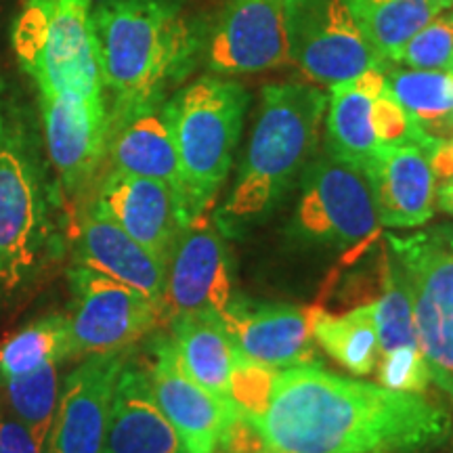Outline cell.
I'll return each mask as SVG.
<instances>
[{"label": "cell", "instance_id": "cell-26", "mask_svg": "<svg viewBox=\"0 0 453 453\" xmlns=\"http://www.w3.org/2000/svg\"><path fill=\"white\" fill-rule=\"evenodd\" d=\"M384 84L410 118L430 137H445V124L453 111V73L441 70L387 67Z\"/></svg>", "mask_w": 453, "mask_h": 453}, {"label": "cell", "instance_id": "cell-9", "mask_svg": "<svg viewBox=\"0 0 453 453\" xmlns=\"http://www.w3.org/2000/svg\"><path fill=\"white\" fill-rule=\"evenodd\" d=\"M70 286V357L124 350L168 319L164 304L87 265L76 263Z\"/></svg>", "mask_w": 453, "mask_h": 453}, {"label": "cell", "instance_id": "cell-18", "mask_svg": "<svg viewBox=\"0 0 453 453\" xmlns=\"http://www.w3.org/2000/svg\"><path fill=\"white\" fill-rule=\"evenodd\" d=\"M378 223L390 229H411L433 220L437 179L426 151L418 143L380 145L365 164Z\"/></svg>", "mask_w": 453, "mask_h": 453}, {"label": "cell", "instance_id": "cell-12", "mask_svg": "<svg viewBox=\"0 0 453 453\" xmlns=\"http://www.w3.org/2000/svg\"><path fill=\"white\" fill-rule=\"evenodd\" d=\"M231 300V265L219 225L208 212L197 214L180 231L166 265L168 319L191 311L220 313Z\"/></svg>", "mask_w": 453, "mask_h": 453}, {"label": "cell", "instance_id": "cell-20", "mask_svg": "<svg viewBox=\"0 0 453 453\" xmlns=\"http://www.w3.org/2000/svg\"><path fill=\"white\" fill-rule=\"evenodd\" d=\"M76 260L164 304L166 263L95 206L78 220Z\"/></svg>", "mask_w": 453, "mask_h": 453}, {"label": "cell", "instance_id": "cell-19", "mask_svg": "<svg viewBox=\"0 0 453 453\" xmlns=\"http://www.w3.org/2000/svg\"><path fill=\"white\" fill-rule=\"evenodd\" d=\"M101 453H189L151 395L145 364L124 359Z\"/></svg>", "mask_w": 453, "mask_h": 453}, {"label": "cell", "instance_id": "cell-17", "mask_svg": "<svg viewBox=\"0 0 453 453\" xmlns=\"http://www.w3.org/2000/svg\"><path fill=\"white\" fill-rule=\"evenodd\" d=\"M124 350L84 357L59 393L47 453H101Z\"/></svg>", "mask_w": 453, "mask_h": 453}, {"label": "cell", "instance_id": "cell-32", "mask_svg": "<svg viewBox=\"0 0 453 453\" xmlns=\"http://www.w3.org/2000/svg\"><path fill=\"white\" fill-rule=\"evenodd\" d=\"M378 382L396 393H426L430 380L428 364L420 347H399L380 355Z\"/></svg>", "mask_w": 453, "mask_h": 453}, {"label": "cell", "instance_id": "cell-40", "mask_svg": "<svg viewBox=\"0 0 453 453\" xmlns=\"http://www.w3.org/2000/svg\"><path fill=\"white\" fill-rule=\"evenodd\" d=\"M451 453H453V451H451Z\"/></svg>", "mask_w": 453, "mask_h": 453}, {"label": "cell", "instance_id": "cell-22", "mask_svg": "<svg viewBox=\"0 0 453 453\" xmlns=\"http://www.w3.org/2000/svg\"><path fill=\"white\" fill-rule=\"evenodd\" d=\"M384 88V70H367L330 88L326 110L327 151L364 170L380 147L373 127V105Z\"/></svg>", "mask_w": 453, "mask_h": 453}, {"label": "cell", "instance_id": "cell-7", "mask_svg": "<svg viewBox=\"0 0 453 453\" xmlns=\"http://www.w3.org/2000/svg\"><path fill=\"white\" fill-rule=\"evenodd\" d=\"M290 64L315 87H336L367 70H387L342 0H283Z\"/></svg>", "mask_w": 453, "mask_h": 453}, {"label": "cell", "instance_id": "cell-3", "mask_svg": "<svg viewBox=\"0 0 453 453\" xmlns=\"http://www.w3.org/2000/svg\"><path fill=\"white\" fill-rule=\"evenodd\" d=\"M327 95L315 84H267L260 93L257 124L235 185L214 223L240 234L263 220L288 196L319 143Z\"/></svg>", "mask_w": 453, "mask_h": 453}, {"label": "cell", "instance_id": "cell-24", "mask_svg": "<svg viewBox=\"0 0 453 453\" xmlns=\"http://www.w3.org/2000/svg\"><path fill=\"white\" fill-rule=\"evenodd\" d=\"M307 311L313 338L336 364L357 376H367L376 370L380 349L373 303L359 304L342 315H332L321 307Z\"/></svg>", "mask_w": 453, "mask_h": 453}, {"label": "cell", "instance_id": "cell-35", "mask_svg": "<svg viewBox=\"0 0 453 453\" xmlns=\"http://www.w3.org/2000/svg\"><path fill=\"white\" fill-rule=\"evenodd\" d=\"M430 240H434L439 246H443L445 250H449L453 254V223H443L437 226H430L426 231Z\"/></svg>", "mask_w": 453, "mask_h": 453}, {"label": "cell", "instance_id": "cell-21", "mask_svg": "<svg viewBox=\"0 0 453 453\" xmlns=\"http://www.w3.org/2000/svg\"><path fill=\"white\" fill-rule=\"evenodd\" d=\"M162 105L134 111L124 120L111 124L110 141H107L111 170L160 180L185 202L194 217H197L191 208L183 168H180L173 134L164 120Z\"/></svg>", "mask_w": 453, "mask_h": 453}, {"label": "cell", "instance_id": "cell-31", "mask_svg": "<svg viewBox=\"0 0 453 453\" xmlns=\"http://www.w3.org/2000/svg\"><path fill=\"white\" fill-rule=\"evenodd\" d=\"M275 376V367L263 365L242 355L235 357L234 373H231V401L248 422L257 420L267 410Z\"/></svg>", "mask_w": 453, "mask_h": 453}, {"label": "cell", "instance_id": "cell-39", "mask_svg": "<svg viewBox=\"0 0 453 453\" xmlns=\"http://www.w3.org/2000/svg\"><path fill=\"white\" fill-rule=\"evenodd\" d=\"M451 139H453V137H451Z\"/></svg>", "mask_w": 453, "mask_h": 453}, {"label": "cell", "instance_id": "cell-8", "mask_svg": "<svg viewBox=\"0 0 453 453\" xmlns=\"http://www.w3.org/2000/svg\"><path fill=\"white\" fill-rule=\"evenodd\" d=\"M387 240L390 257L410 286L418 347L428 364L430 380L453 403V254L430 240L426 231Z\"/></svg>", "mask_w": 453, "mask_h": 453}, {"label": "cell", "instance_id": "cell-27", "mask_svg": "<svg viewBox=\"0 0 453 453\" xmlns=\"http://www.w3.org/2000/svg\"><path fill=\"white\" fill-rule=\"evenodd\" d=\"M70 357L67 315H47L0 344V380L26 376Z\"/></svg>", "mask_w": 453, "mask_h": 453}, {"label": "cell", "instance_id": "cell-10", "mask_svg": "<svg viewBox=\"0 0 453 453\" xmlns=\"http://www.w3.org/2000/svg\"><path fill=\"white\" fill-rule=\"evenodd\" d=\"M41 168L15 134H0V294L24 286L47 242Z\"/></svg>", "mask_w": 453, "mask_h": 453}, {"label": "cell", "instance_id": "cell-30", "mask_svg": "<svg viewBox=\"0 0 453 453\" xmlns=\"http://www.w3.org/2000/svg\"><path fill=\"white\" fill-rule=\"evenodd\" d=\"M396 64L411 70L449 72L453 65V7L439 11L401 50Z\"/></svg>", "mask_w": 453, "mask_h": 453}, {"label": "cell", "instance_id": "cell-13", "mask_svg": "<svg viewBox=\"0 0 453 453\" xmlns=\"http://www.w3.org/2000/svg\"><path fill=\"white\" fill-rule=\"evenodd\" d=\"M220 319L237 355L246 359L275 370L319 364L307 309L240 296L229 300Z\"/></svg>", "mask_w": 453, "mask_h": 453}, {"label": "cell", "instance_id": "cell-33", "mask_svg": "<svg viewBox=\"0 0 453 453\" xmlns=\"http://www.w3.org/2000/svg\"><path fill=\"white\" fill-rule=\"evenodd\" d=\"M0 453H47L27 426L13 413L0 416Z\"/></svg>", "mask_w": 453, "mask_h": 453}, {"label": "cell", "instance_id": "cell-15", "mask_svg": "<svg viewBox=\"0 0 453 453\" xmlns=\"http://www.w3.org/2000/svg\"><path fill=\"white\" fill-rule=\"evenodd\" d=\"M93 206L166 265L180 231L194 219L170 187L120 170H110L101 180Z\"/></svg>", "mask_w": 453, "mask_h": 453}, {"label": "cell", "instance_id": "cell-23", "mask_svg": "<svg viewBox=\"0 0 453 453\" xmlns=\"http://www.w3.org/2000/svg\"><path fill=\"white\" fill-rule=\"evenodd\" d=\"M173 342L180 367L189 378L211 390L212 395L231 401V373L237 350L217 311H191L174 315Z\"/></svg>", "mask_w": 453, "mask_h": 453}, {"label": "cell", "instance_id": "cell-14", "mask_svg": "<svg viewBox=\"0 0 453 453\" xmlns=\"http://www.w3.org/2000/svg\"><path fill=\"white\" fill-rule=\"evenodd\" d=\"M44 139L50 162L67 191H78L93 179L107 154L110 110L105 97L41 95Z\"/></svg>", "mask_w": 453, "mask_h": 453}, {"label": "cell", "instance_id": "cell-25", "mask_svg": "<svg viewBox=\"0 0 453 453\" xmlns=\"http://www.w3.org/2000/svg\"><path fill=\"white\" fill-rule=\"evenodd\" d=\"M372 49L396 64L407 41L439 13L433 0H342Z\"/></svg>", "mask_w": 453, "mask_h": 453}, {"label": "cell", "instance_id": "cell-4", "mask_svg": "<svg viewBox=\"0 0 453 453\" xmlns=\"http://www.w3.org/2000/svg\"><path fill=\"white\" fill-rule=\"evenodd\" d=\"M250 93L240 82L202 76L162 105L196 214L211 211L234 166Z\"/></svg>", "mask_w": 453, "mask_h": 453}, {"label": "cell", "instance_id": "cell-16", "mask_svg": "<svg viewBox=\"0 0 453 453\" xmlns=\"http://www.w3.org/2000/svg\"><path fill=\"white\" fill-rule=\"evenodd\" d=\"M288 64L283 0H229L208 44L211 70L242 76Z\"/></svg>", "mask_w": 453, "mask_h": 453}, {"label": "cell", "instance_id": "cell-36", "mask_svg": "<svg viewBox=\"0 0 453 453\" xmlns=\"http://www.w3.org/2000/svg\"><path fill=\"white\" fill-rule=\"evenodd\" d=\"M445 137L451 139L453 137V111L449 113V118H447V124H445Z\"/></svg>", "mask_w": 453, "mask_h": 453}, {"label": "cell", "instance_id": "cell-5", "mask_svg": "<svg viewBox=\"0 0 453 453\" xmlns=\"http://www.w3.org/2000/svg\"><path fill=\"white\" fill-rule=\"evenodd\" d=\"M13 47L41 95L105 97L93 0H27Z\"/></svg>", "mask_w": 453, "mask_h": 453}, {"label": "cell", "instance_id": "cell-37", "mask_svg": "<svg viewBox=\"0 0 453 453\" xmlns=\"http://www.w3.org/2000/svg\"><path fill=\"white\" fill-rule=\"evenodd\" d=\"M434 4H437L439 9H449V7H453V0H433Z\"/></svg>", "mask_w": 453, "mask_h": 453}, {"label": "cell", "instance_id": "cell-28", "mask_svg": "<svg viewBox=\"0 0 453 453\" xmlns=\"http://www.w3.org/2000/svg\"><path fill=\"white\" fill-rule=\"evenodd\" d=\"M57 365L49 364L41 370L26 373V376L3 380L7 388L11 413L26 424L34 439L44 449L49 445L50 430H53L57 403H59V376Z\"/></svg>", "mask_w": 453, "mask_h": 453}, {"label": "cell", "instance_id": "cell-2", "mask_svg": "<svg viewBox=\"0 0 453 453\" xmlns=\"http://www.w3.org/2000/svg\"><path fill=\"white\" fill-rule=\"evenodd\" d=\"M93 26L110 124L162 105L202 50V34L180 0H104L93 9Z\"/></svg>", "mask_w": 453, "mask_h": 453}, {"label": "cell", "instance_id": "cell-1", "mask_svg": "<svg viewBox=\"0 0 453 453\" xmlns=\"http://www.w3.org/2000/svg\"><path fill=\"white\" fill-rule=\"evenodd\" d=\"M275 453H426L453 433L451 411L424 393H396L317 365L277 370L252 420Z\"/></svg>", "mask_w": 453, "mask_h": 453}, {"label": "cell", "instance_id": "cell-34", "mask_svg": "<svg viewBox=\"0 0 453 453\" xmlns=\"http://www.w3.org/2000/svg\"><path fill=\"white\" fill-rule=\"evenodd\" d=\"M434 206H437L441 212H445V214H449V217H453V177L443 180V183H437Z\"/></svg>", "mask_w": 453, "mask_h": 453}, {"label": "cell", "instance_id": "cell-11", "mask_svg": "<svg viewBox=\"0 0 453 453\" xmlns=\"http://www.w3.org/2000/svg\"><path fill=\"white\" fill-rule=\"evenodd\" d=\"M154 359L145 364L151 395L189 453H214L242 416L234 401L212 395L180 367L170 338H156Z\"/></svg>", "mask_w": 453, "mask_h": 453}, {"label": "cell", "instance_id": "cell-38", "mask_svg": "<svg viewBox=\"0 0 453 453\" xmlns=\"http://www.w3.org/2000/svg\"><path fill=\"white\" fill-rule=\"evenodd\" d=\"M449 72H451V73H453V65H451V70H449Z\"/></svg>", "mask_w": 453, "mask_h": 453}, {"label": "cell", "instance_id": "cell-6", "mask_svg": "<svg viewBox=\"0 0 453 453\" xmlns=\"http://www.w3.org/2000/svg\"><path fill=\"white\" fill-rule=\"evenodd\" d=\"M378 214L364 170L334 154L315 157L300 174L290 237L309 248L355 252L378 235Z\"/></svg>", "mask_w": 453, "mask_h": 453}, {"label": "cell", "instance_id": "cell-29", "mask_svg": "<svg viewBox=\"0 0 453 453\" xmlns=\"http://www.w3.org/2000/svg\"><path fill=\"white\" fill-rule=\"evenodd\" d=\"M373 317H376L380 355L399 347H418L411 292L403 271L393 257L387 260L384 269L382 296L373 300Z\"/></svg>", "mask_w": 453, "mask_h": 453}]
</instances>
